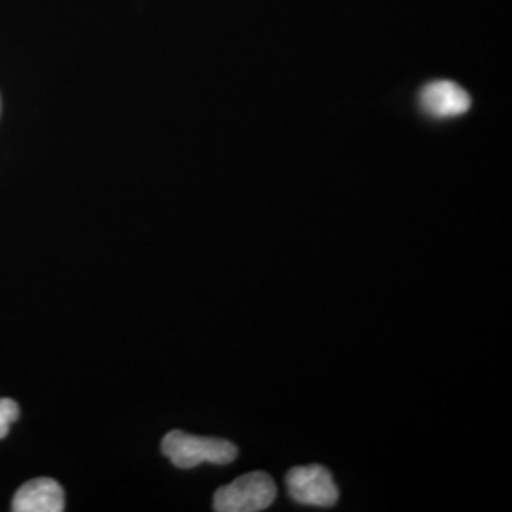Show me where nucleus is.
<instances>
[{
	"mask_svg": "<svg viewBox=\"0 0 512 512\" xmlns=\"http://www.w3.org/2000/svg\"><path fill=\"white\" fill-rule=\"evenodd\" d=\"M162 452L179 469H194L202 463L226 465L238 458V448L230 440L194 437L183 431L167 433Z\"/></svg>",
	"mask_w": 512,
	"mask_h": 512,
	"instance_id": "obj_1",
	"label": "nucleus"
},
{
	"mask_svg": "<svg viewBox=\"0 0 512 512\" xmlns=\"http://www.w3.org/2000/svg\"><path fill=\"white\" fill-rule=\"evenodd\" d=\"M275 482L262 471L239 476L228 486H222L213 497L217 512H260L274 503Z\"/></svg>",
	"mask_w": 512,
	"mask_h": 512,
	"instance_id": "obj_2",
	"label": "nucleus"
},
{
	"mask_svg": "<svg viewBox=\"0 0 512 512\" xmlns=\"http://www.w3.org/2000/svg\"><path fill=\"white\" fill-rule=\"evenodd\" d=\"M287 490L296 503L311 507H332L338 501V486L323 465L294 467L287 475Z\"/></svg>",
	"mask_w": 512,
	"mask_h": 512,
	"instance_id": "obj_3",
	"label": "nucleus"
},
{
	"mask_svg": "<svg viewBox=\"0 0 512 512\" xmlns=\"http://www.w3.org/2000/svg\"><path fill=\"white\" fill-rule=\"evenodd\" d=\"M471 105V95L452 80L429 82L420 93L421 110L437 120L461 116L471 109Z\"/></svg>",
	"mask_w": 512,
	"mask_h": 512,
	"instance_id": "obj_4",
	"label": "nucleus"
},
{
	"mask_svg": "<svg viewBox=\"0 0 512 512\" xmlns=\"http://www.w3.org/2000/svg\"><path fill=\"white\" fill-rule=\"evenodd\" d=\"M12 511L63 512L65 511V492L54 478L42 476V478L29 480L14 495Z\"/></svg>",
	"mask_w": 512,
	"mask_h": 512,
	"instance_id": "obj_5",
	"label": "nucleus"
},
{
	"mask_svg": "<svg viewBox=\"0 0 512 512\" xmlns=\"http://www.w3.org/2000/svg\"><path fill=\"white\" fill-rule=\"evenodd\" d=\"M19 406L12 399H0V440L4 439L10 431V425L18 421Z\"/></svg>",
	"mask_w": 512,
	"mask_h": 512,
	"instance_id": "obj_6",
	"label": "nucleus"
}]
</instances>
